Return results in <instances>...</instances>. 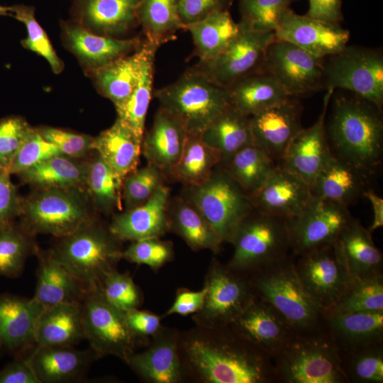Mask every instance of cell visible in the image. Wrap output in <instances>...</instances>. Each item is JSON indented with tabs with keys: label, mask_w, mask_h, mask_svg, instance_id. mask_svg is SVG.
<instances>
[{
	"label": "cell",
	"mask_w": 383,
	"mask_h": 383,
	"mask_svg": "<svg viewBox=\"0 0 383 383\" xmlns=\"http://www.w3.org/2000/svg\"><path fill=\"white\" fill-rule=\"evenodd\" d=\"M221 160L220 152L204 143L200 135L188 134L182 155L168 176L183 186L199 185L209 179Z\"/></svg>",
	"instance_id": "cell-44"
},
{
	"label": "cell",
	"mask_w": 383,
	"mask_h": 383,
	"mask_svg": "<svg viewBox=\"0 0 383 383\" xmlns=\"http://www.w3.org/2000/svg\"><path fill=\"white\" fill-rule=\"evenodd\" d=\"M38 266L33 297L44 306L82 303L87 289L50 252L38 249Z\"/></svg>",
	"instance_id": "cell-31"
},
{
	"label": "cell",
	"mask_w": 383,
	"mask_h": 383,
	"mask_svg": "<svg viewBox=\"0 0 383 383\" xmlns=\"http://www.w3.org/2000/svg\"><path fill=\"white\" fill-rule=\"evenodd\" d=\"M302 106L293 97L250 116L252 145L279 165L301 126Z\"/></svg>",
	"instance_id": "cell-22"
},
{
	"label": "cell",
	"mask_w": 383,
	"mask_h": 383,
	"mask_svg": "<svg viewBox=\"0 0 383 383\" xmlns=\"http://www.w3.org/2000/svg\"><path fill=\"white\" fill-rule=\"evenodd\" d=\"M0 383H40L27 357L16 356L0 370Z\"/></svg>",
	"instance_id": "cell-61"
},
{
	"label": "cell",
	"mask_w": 383,
	"mask_h": 383,
	"mask_svg": "<svg viewBox=\"0 0 383 383\" xmlns=\"http://www.w3.org/2000/svg\"><path fill=\"white\" fill-rule=\"evenodd\" d=\"M179 331L162 326L140 352H134L126 364L149 383H182L184 374L179 355Z\"/></svg>",
	"instance_id": "cell-21"
},
{
	"label": "cell",
	"mask_w": 383,
	"mask_h": 383,
	"mask_svg": "<svg viewBox=\"0 0 383 383\" xmlns=\"http://www.w3.org/2000/svg\"><path fill=\"white\" fill-rule=\"evenodd\" d=\"M383 310V274L353 279L341 296L325 310V316Z\"/></svg>",
	"instance_id": "cell-47"
},
{
	"label": "cell",
	"mask_w": 383,
	"mask_h": 383,
	"mask_svg": "<svg viewBox=\"0 0 383 383\" xmlns=\"http://www.w3.org/2000/svg\"><path fill=\"white\" fill-rule=\"evenodd\" d=\"M294 255L257 272L248 278L258 297L272 305L296 335L326 329L325 310L306 292L295 269Z\"/></svg>",
	"instance_id": "cell-3"
},
{
	"label": "cell",
	"mask_w": 383,
	"mask_h": 383,
	"mask_svg": "<svg viewBox=\"0 0 383 383\" xmlns=\"http://www.w3.org/2000/svg\"><path fill=\"white\" fill-rule=\"evenodd\" d=\"M335 243L298 256L295 261L303 287L324 310L338 301L353 279Z\"/></svg>",
	"instance_id": "cell-16"
},
{
	"label": "cell",
	"mask_w": 383,
	"mask_h": 383,
	"mask_svg": "<svg viewBox=\"0 0 383 383\" xmlns=\"http://www.w3.org/2000/svg\"><path fill=\"white\" fill-rule=\"evenodd\" d=\"M173 257L172 243L161 240L160 238L132 241L121 255L122 259L137 265H145L155 271L171 261Z\"/></svg>",
	"instance_id": "cell-53"
},
{
	"label": "cell",
	"mask_w": 383,
	"mask_h": 383,
	"mask_svg": "<svg viewBox=\"0 0 383 383\" xmlns=\"http://www.w3.org/2000/svg\"><path fill=\"white\" fill-rule=\"evenodd\" d=\"M62 155L54 145L45 140L33 128L13 159L9 172L16 174L51 157Z\"/></svg>",
	"instance_id": "cell-55"
},
{
	"label": "cell",
	"mask_w": 383,
	"mask_h": 383,
	"mask_svg": "<svg viewBox=\"0 0 383 383\" xmlns=\"http://www.w3.org/2000/svg\"><path fill=\"white\" fill-rule=\"evenodd\" d=\"M170 199L165 184L145 203L114 215L108 226L110 232L121 241L160 238L170 232Z\"/></svg>",
	"instance_id": "cell-24"
},
{
	"label": "cell",
	"mask_w": 383,
	"mask_h": 383,
	"mask_svg": "<svg viewBox=\"0 0 383 383\" xmlns=\"http://www.w3.org/2000/svg\"><path fill=\"white\" fill-rule=\"evenodd\" d=\"M353 218L348 208L312 196L298 215L287 220L291 252L298 257L334 244Z\"/></svg>",
	"instance_id": "cell-14"
},
{
	"label": "cell",
	"mask_w": 383,
	"mask_h": 383,
	"mask_svg": "<svg viewBox=\"0 0 383 383\" xmlns=\"http://www.w3.org/2000/svg\"><path fill=\"white\" fill-rule=\"evenodd\" d=\"M326 58L323 87L348 91L382 109L383 57L380 52L347 45Z\"/></svg>",
	"instance_id": "cell-10"
},
{
	"label": "cell",
	"mask_w": 383,
	"mask_h": 383,
	"mask_svg": "<svg viewBox=\"0 0 383 383\" xmlns=\"http://www.w3.org/2000/svg\"><path fill=\"white\" fill-rule=\"evenodd\" d=\"M326 89L321 114L316 122L302 128L292 138L279 164L301 178L310 187L331 156L326 135L325 122L331 96Z\"/></svg>",
	"instance_id": "cell-19"
},
{
	"label": "cell",
	"mask_w": 383,
	"mask_h": 383,
	"mask_svg": "<svg viewBox=\"0 0 383 383\" xmlns=\"http://www.w3.org/2000/svg\"><path fill=\"white\" fill-rule=\"evenodd\" d=\"M28 233L15 223L0 228V275L16 278L21 275L28 257L38 248Z\"/></svg>",
	"instance_id": "cell-46"
},
{
	"label": "cell",
	"mask_w": 383,
	"mask_h": 383,
	"mask_svg": "<svg viewBox=\"0 0 383 383\" xmlns=\"http://www.w3.org/2000/svg\"><path fill=\"white\" fill-rule=\"evenodd\" d=\"M240 23V32L221 53L190 68L226 88L262 70L267 49L276 39L274 32L257 31Z\"/></svg>",
	"instance_id": "cell-13"
},
{
	"label": "cell",
	"mask_w": 383,
	"mask_h": 383,
	"mask_svg": "<svg viewBox=\"0 0 383 383\" xmlns=\"http://www.w3.org/2000/svg\"><path fill=\"white\" fill-rule=\"evenodd\" d=\"M142 140L127 124L117 118L111 127L94 137L92 148L124 178L137 169Z\"/></svg>",
	"instance_id": "cell-37"
},
{
	"label": "cell",
	"mask_w": 383,
	"mask_h": 383,
	"mask_svg": "<svg viewBox=\"0 0 383 383\" xmlns=\"http://www.w3.org/2000/svg\"><path fill=\"white\" fill-rule=\"evenodd\" d=\"M306 16L314 19L339 24L343 20L341 0H309Z\"/></svg>",
	"instance_id": "cell-62"
},
{
	"label": "cell",
	"mask_w": 383,
	"mask_h": 383,
	"mask_svg": "<svg viewBox=\"0 0 383 383\" xmlns=\"http://www.w3.org/2000/svg\"><path fill=\"white\" fill-rule=\"evenodd\" d=\"M84 339L98 357L113 355L126 364L139 344L130 331L125 311L111 304L100 287L87 291L81 303Z\"/></svg>",
	"instance_id": "cell-11"
},
{
	"label": "cell",
	"mask_w": 383,
	"mask_h": 383,
	"mask_svg": "<svg viewBox=\"0 0 383 383\" xmlns=\"http://www.w3.org/2000/svg\"><path fill=\"white\" fill-rule=\"evenodd\" d=\"M84 339L81 303L47 306L39 316L35 345L74 346Z\"/></svg>",
	"instance_id": "cell-36"
},
{
	"label": "cell",
	"mask_w": 383,
	"mask_h": 383,
	"mask_svg": "<svg viewBox=\"0 0 383 383\" xmlns=\"http://www.w3.org/2000/svg\"><path fill=\"white\" fill-rule=\"evenodd\" d=\"M180 0H140L137 18L145 40L157 47L175 39L184 30L179 16Z\"/></svg>",
	"instance_id": "cell-42"
},
{
	"label": "cell",
	"mask_w": 383,
	"mask_h": 383,
	"mask_svg": "<svg viewBox=\"0 0 383 383\" xmlns=\"http://www.w3.org/2000/svg\"><path fill=\"white\" fill-rule=\"evenodd\" d=\"M335 244L353 279L383 274L382 252L357 219L353 218L343 229Z\"/></svg>",
	"instance_id": "cell-30"
},
{
	"label": "cell",
	"mask_w": 383,
	"mask_h": 383,
	"mask_svg": "<svg viewBox=\"0 0 383 383\" xmlns=\"http://www.w3.org/2000/svg\"><path fill=\"white\" fill-rule=\"evenodd\" d=\"M178 348L185 382H278L273 357L229 325L180 332Z\"/></svg>",
	"instance_id": "cell-1"
},
{
	"label": "cell",
	"mask_w": 383,
	"mask_h": 383,
	"mask_svg": "<svg viewBox=\"0 0 383 383\" xmlns=\"http://www.w3.org/2000/svg\"><path fill=\"white\" fill-rule=\"evenodd\" d=\"M88 162L64 155L51 157L18 174L34 189L58 188L86 192Z\"/></svg>",
	"instance_id": "cell-34"
},
{
	"label": "cell",
	"mask_w": 383,
	"mask_h": 383,
	"mask_svg": "<svg viewBox=\"0 0 383 383\" xmlns=\"http://www.w3.org/2000/svg\"><path fill=\"white\" fill-rule=\"evenodd\" d=\"M145 52V40L135 52L122 57L90 74L98 92L109 99L115 109L128 99L138 80Z\"/></svg>",
	"instance_id": "cell-38"
},
{
	"label": "cell",
	"mask_w": 383,
	"mask_h": 383,
	"mask_svg": "<svg viewBox=\"0 0 383 383\" xmlns=\"http://www.w3.org/2000/svg\"><path fill=\"white\" fill-rule=\"evenodd\" d=\"M363 197L367 199L372 205L373 219L368 231L372 233L383 226V199L377 195L371 188L367 189Z\"/></svg>",
	"instance_id": "cell-63"
},
{
	"label": "cell",
	"mask_w": 383,
	"mask_h": 383,
	"mask_svg": "<svg viewBox=\"0 0 383 383\" xmlns=\"http://www.w3.org/2000/svg\"><path fill=\"white\" fill-rule=\"evenodd\" d=\"M227 89L231 106L248 116L292 97L275 77L264 70L237 81Z\"/></svg>",
	"instance_id": "cell-33"
},
{
	"label": "cell",
	"mask_w": 383,
	"mask_h": 383,
	"mask_svg": "<svg viewBox=\"0 0 383 383\" xmlns=\"http://www.w3.org/2000/svg\"><path fill=\"white\" fill-rule=\"evenodd\" d=\"M158 48L145 40V52L137 84L126 101L116 109L117 118L139 137L145 133V118L153 94L155 54Z\"/></svg>",
	"instance_id": "cell-43"
},
{
	"label": "cell",
	"mask_w": 383,
	"mask_h": 383,
	"mask_svg": "<svg viewBox=\"0 0 383 383\" xmlns=\"http://www.w3.org/2000/svg\"><path fill=\"white\" fill-rule=\"evenodd\" d=\"M218 165L249 196L264 184L279 166L253 145L240 149Z\"/></svg>",
	"instance_id": "cell-41"
},
{
	"label": "cell",
	"mask_w": 383,
	"mask_h": 383,
	"mask_svg": "<svg viewBox=\"0 0 383 383\" xmlns=\"http://www.w3.org/2000/svg\"><path fill=\"white\" fill-rule=\"evenodd\" d=\"M61 40L77 59L87 76L133 53L143 45L140 37L114 38L94 33L75 21H60Z\"/></svg>",
	"instance_id": "cell-17"
},
{
	"label": "cell",
	"mask_w": 383,
	"mask_h": 383,
	"mask_svg": "<svg viewBox=\"0 0 383 383\" xmlns=\"http://www.w3.org/2000/svg\"><path fill=\"white\" fill-rule=\"evenodd\" d=\"M294 0H239L240 22L262 32H274L284 12Z\"/></svg>",
	"instance_id": "cell-51"
},
{
	"label": "cell",
	"mask_w": 383,
	"mask_h": 383,
	"mask_svg": "<svg viewBox=\"0 0 383 383\" xmlns=\"http://www.w3.org/2000/svg\"><path fill=\"white\" fill-rule=\"evenodd\" d=\"M274 35L276 39L323 59L341 51L350 39L349 31L340 25L299 15L289 8L282 14Z\"/></svg>",
	"instance_id": "cell-18"
},
{
	"label": "cell",
	"mask_w": 383,
	"mask_h": 383,
	"mask_svg": "<svg viewBox=\"0 0 383 383\" xmlns=\"http://www.w3.org/2000/svg\"><path fill=\"white\" fill-rule=\"evenodd\" d=\"M11 16L9 6H4L0 5V16Z\"/></svg>",
	"instance_id": "cell-64"
},
{
	"label": "cell",
	"mask_w": 383,
	"mask_h": 383,
	"mask_svg": "<svg viewBox=\"0 0 383 383\" xmlns=\"http://www.w3.org/2000/svg\"><path fill=\"white\" fill-rule=\"evenodd\" d=\"M236 23L228 10L212 13L205 18L186 28L191 34L194 55L199 61L209 60L221 53L239 34Z\"/></svg>",
	"instance_id": "cell-40"
},
{
	"label": "cell",
	"mask_w": 383,
	"mask_h": 383,
	"mask_svg": "<svg viewBox=\"0 0 383 383\" xmlns=\"http://www.w3.org/2000/svg\"><path fill=\"white\" fill-rule=\"evenodd\" d=\"M23 199L11 179V174L0 168V228L14 223L20 216Z\"/></svg>",
	"instance_id": "cell-57"
},
{
	"label": "cell",
	"mask_w": 383,
	"mask_h": 383,
	"mask_svg": "<svg viewBox=\"0 0 383 383\" xmlns=\"http://www.w3.org/2000/svg\"><path fill=\"white\" fill-rule=\"evenodd\" d=\"M170 231L181 237L194 251L209 250L216 254L223 243L200 211L181 195L170 198Z\"/></svg>",
	"instance_id": "cell-35"
},
{
	"label": "cell",
	"mask_w": 383,
	"mask_h": 383,
	"mask_svg": "<svg viewBox=\"0 0 383 383\" xmlns=\"http://www.w3.org/2000/svg\"><path fill=\"white\" fill-rule=\"evenodd\" d=\"M181 196L200 211L223 243H230L254 209L250 197L218 165L204 183L184 186Z\"/></svg>",
	"instance_id": "cell-9"
},
{
	"label": "cell",
	"mask_w": 383,
	"mask_h": 383,
	"mask_svg": "<svg viewBox=\"0 0 383 383\" xmlns=\"http://www.w3.org/2000/svg\"><path fill=\"white\" fill-rule=\"evenodd\" d=\"M25 355L40 383H67L82 380L93 361L98 358L89 350L74 346L35 345Z\"/></svg>",
	"instance_id": "cell-27"
},
{
	"label": "cell",
	"mask_w": 383,
	"mask_h": 383,
	"mask_svg": "<svg viewBox=\"0 0 383 383\" xmlns=\"http://www.w3.org/2000/svg\"><path fill=\"white\" fill-rule=\"evenodd\" d=\"M206 294V288L204 285L199 291L179 289L173 304L166 311L165 316L171 314L187 316L198 312L203 306Z\"/></svg>",
	"instance_id": "cell-60"
},
{
	"label": "cell",
	"mask_w": 383,
	"mask_h": 383,
	"mask_svg": "<svg viewBox=\"0 0 383 383\" xmlns=\"http://www.w3.org/2000/svg\"><path fill=\"white\" fill-rule=\"evenodd\" d=\"M100 289L111 304L123 311L138 309L143 301L140 289L128 272L111 271L102 280Z\"/></svg>",
	"instance_id": "cell-52"
},
{
	"label": "cell",
	"mask_w": 383,
	"mask_h": 383,
	"mask_svg": "<svg viewBox=\"0 0 383 383\" xmlns=\"http://www.w3.org/2000/svg\"><path fill=\"white\" fill-rule=\"evenodd\" d=\"M45 306L34 297L0 295V351L16 357L35 345V329Z\"/></svg>",
	"instance_id": "cell-23"
},
{
	"label": "cell",
	"mask_w": 383,
	"mask_h": 383,
	"mask_svg": "<svg viewBox=\"0 0 383 383\" xmlns=\"http://www.w3.org/2000/svg\"><path fill=\"white\" fill-rule=\"evenodd\" d=\"M230 243L233 252L226 266L248 277L292 253L287 220L255 209L240 224Z\"/></svg>",
	"instance_id": "cell-6"
},
{
	"label": "cell",
	"mask_w": 383,
	"mask_h": 383,
	"mask_svg": "<svg viewBox=\"0 0 383 383\" xmlns=\"http://www.w3.org/2000/svg\"><path fill=\"white\" fill-rule=\"evenodd\" d=\"M233 0H180L179 19L184 27L201 21L213 12L228 10Z\"/></svg>",
	"instance_id": "cell-59"
},
{
	"label": "cell",
	"mask_w": 383,
	"mask_h": 383,
	"mask_svg": "<svg viewBox=\"0 0 383 383\" xmlns=\"http://www.w3.org/2000/svg\"><path fill=\"white\" fill-rule=\"evenodd\" d=\"M206 294L201 309L192 316L196 326L228 325L255 297L248 277L230 270L213 258L204 284Z\"/></svg>",
	"instance_id": "cell-12"
},
{
	"label": "cell",
	"mask_w": 383,
	"mask_h": 383,
	"mask_svg": "<svg viewBox=\"0 0 383 383\" xmlns=\"http://www.w3.org/2000/svg\"><path fill=\"white\" fill-rule=\"evenodd\" d=\"M324 60L289 42L275 39L267 49L262 70L272 74L294 97L323 87Z\"/></svg>",
	"instance_id": "cell-15"
},
{
	"label": "cell",
	"mask_w": 383,
	"mask_h": 383,
	"mask_svg": "<svg viewBox=\"0 0 383 383\" xmlns=\"http://www.w3.org/2000/svg\"><path fill=\"white\" fill-rule=\"evenodd\" d=\"M20 225L32 235H67L95 220L85 192L49 188L35 189L23 199Z\"/></svg>",
	"instance_id": "cell-8"
},
{
	"label": "cell",
	"mask_w": 383,
	"mask_h": 383,
	"mask_svg": "<svg viewBox=\"0 0 383 383\" xmlns=\"http://www.w3.org/2000/svg\"><path fill=\"white\" fill-rule=\"evenodd\" d=\"M273 360L278 382L348 383L327 329L296 335Z\"/></svg>",
	"instance_id": "cell-5"
},
{
	"label": "cell",
	"mask_w": 383,
	"mask_h": 383,
	"mask_svg": "<svg viewBox=\"0 0 383 383\" xmlns=\"http://www.w3.org/2000/svg\"><path fill=\"white\" fill-rule=\"evenodd\" d=\"M167 177L152 164L135 169L123 179L122 203L125 209L137 207L148 201Z\"/></svg>",
	"instance_id": "cell-50"
},
{
	"label": "cell",
	"mask_w": 383,
	"mask_h": 383,
	"mask_svg": "<svg viewBox=\"0 0 383 383\" xmlns=\"http://www.w3.org/2000/svg\"><path fill=\"white\" fill-rule=\"evenodd\" d=\"M160 107L177 117L188 134L201 135L231 106L228 90L204 75L187 70L176 81L153 91Z\"/></svg>",
	"instance_id": "cell-7"
},
{
	"label": "cell",
	"mask_w": 383,
	"mask_h": 383,
	"mask_svg": "<svg viewBox=\"0 0 383 383\" xmlns=\"http://www.w3.org/2000/svg\"><path fill=\"white\" fill-rule=\"evenodd\" d=\"M59 238L50 253L87 290L100 287L105 276L116 270L122 259L121 241L96 219Z\"/></svg>",
	"instance_id": "cell-4"
},
{
	"label": "cell",
	"mask_w": 383,
	"mask_h": 383,
	"mask_svg": "<svg viewBox=\"0 0 383 383\" xmlns=\"http://www.w3.org/2000/svg\"><path fill=\"white\" fill-rule=\"evenodd\" d=\"M325 323L339 353L383 340V310L326 316Z\"/></svg>",
	"instance_id": "cell-32"
},
{
	"label": "cell",
	"mask_w": 383,
	"mask_h": 383,
	"mask_svg": "<svg viewBox=\"0 0 383 383\" xmlns=\"http://www.w3.org/2000/svg\"><path fill=\"white\" fill-rule=\"evenodd\" d=\"M33 127L18 116L0 119V168L9 169Z\"/></svg>",
	"instance_id": "cell-54"
},
{
	"label": "cell",
	"mask_w": 383,
	"mask_h": 383,
	"mask_svg": "<svg viewBox=\"0 0 383 383\" xmlns=\"http://www.w3.org/2000/svg\"><path fill=\"white\" fill-rule=\"evenodd\" d=\"M200 136L208 146L220 152L222 161L252 145L250 116L231 106L217 116Z\"/></svg>",
	"instance_id": "cell-39"
},
{
	"label": "cell",
	"mask_w": 383,
	"mask_h": 383,
	"mask_svg": "<svg viewBox=\"0 0 383 383\" xmlns=\"http://www.w3.org/2000/svg\"><path fill=\"white\" fill-rule=\"evenodd\" d=\"M348 383L383 382V340L340 353Z\"/></svg>",
	"instance_id": "cell-48"
},
{
	"label": "cell",
	"mask_w": 383,
	"mask_h": 383,
	"mask_svg": "<svg viewBox=\"0 0 383 383\" xmlns=\"http://www.w3.org/2000/svg\"><path fill=\"white\" fill-rule=\"evenodd\" d=\"M250 197L255 209L288 220L305 208L312 194L310 187L301 178L278 166Z\"/></svg>",
	"instance_id": "cell-25"
},
{
	"label": "cell",
	"mask_w": 383,
	"mask_h": 383,
	"mask_svg": "<svg viewBox=\"0 0 383 383\" xmlns=\"http://www.w3.org/2000/svg\"><path fill=\"white\" fill-rule=\"evenodd\" d=\"M228 325L273 358L296 335L286 319L257 296Z\"/></svg>",
	"instance_id": "cell-20"
},
{
	"label": "cell",
	"mask_w": 383,
	"mask_h": 383,
	"mask_svg": "<svg viewBox=\"0 0 383 383\" xmlns=\"http://www.w3.org/2000/svg\"><path fill=\"white\" fill-rule=\"evenodd\" d=\"M371 181L356 167L331 154L310 189L312 196L348 208L363 197Z\"/></svg>",
	"instance_id": "cell-29"
},
{
	"label": "cell",
	"mask_w": 383,
	"mask_h": 383,
	"mask_svg": "<svg viewBox=\"0 0 383 383\" xmlns=\"http://www.w3.org/2000/svg\"><path fill=\"white\" fill-rule=\"evenodd\" d=\"M11 16L23 23L27 30V37L21 40L25 49L44 57L49 63L52 72L60 74L64 69V62L57 56L48 35L35 17L33 6L17 4L9 6Z\"/></svg>",
	"instance_id": "cell-49"
},
{
	"label": "cell",
	"mask_w": 383,
	"mask_h": 383,
	"mask_svg": "<svg viewBox=\"0 0 383 383\" xmlns=\"http://www.w3.org/2000/svg\"><path fill=\"white\" fill-rule=\"evenodd\" d=\"M36 129L45 140L54 145L64 155L82 159L94 151L92 148L94 137L91 135L46 126Z\"/></svg>",
	"instance_id": "cell-56"
},
{
	"label": "cell",
	"mask_w": 383,
	"mask_h": 383,
	"mask_svg": "<svg viewBox=\"0 0 383 383\" xmlns=\"http://www.w3.org/2000/svg\"><path fill=\"white\" fill-rule=\"evenodd\" d=\"M331 101L325 129L331 153L372 180L383 164L382 109L353 94H332Z\"/></svg>",
	"instance_id": "cell-2"
},
{
	"label": "cell",
	"mask_w": 383,
	"mask_h": 383,
	"mask_svg": "<svg viewBox=\"0 0 383 383\" xmlns=\"http://www.w3.org/2000/svg\"><path fill=\"white\" fill-rule=\"evenodd\" d=\"M123 179L95 152L87 165L86 192L98 211L109 214L116 210H123Z\"/></svg>",
	"instance_id": "cell-45"
},
{
	"label": "cell",
	"mask_w": 383,
	"mask_h": 383,
	"mask_svg": "<svg viewBox=\"0 0 383 383\" xmlns=\"http://www.w3.org/2000/svg\"><path fill=\"white\" fill-rule=\"evenodd\" d=\"M128 327L140 346H145L162 327L160 317L148 311L133 309L125 311Z\"/></svg>",
	"instance_id": "cell-58"
},
{
	"label": "cell",
	"mask_w": 383,
	"mask_h": 383,
	"mask_svg": "<svg viewBox=\"0 0 383 383\" xmlns=\"http://www.w3.org/2000/svg\"><path fill=\"white\" fill-rule=\"evenodd\" d=\"M140 0H74L73 20L101 35L121 38L139 26L137 9Z\"/></svg>",
	"instance_id": "cell-26"
},
{
	"label": "cell",
	"mask_w": 383,
	"mask_h": 383,
	"mask_svg": "<svg viewBox=\"0 0 383 383\" xmlns=\"http://www.w3.org/2000/svg\"><path fill=\"white\" fill-rule=\"evenodd\" d=\"M187 135L177 117L159 107L150 128L143 134L141 153L148 163L155 165L167 177L182 155Z\"/></svg>",
	"instance_id": "cell-28"
}]
</instances>
